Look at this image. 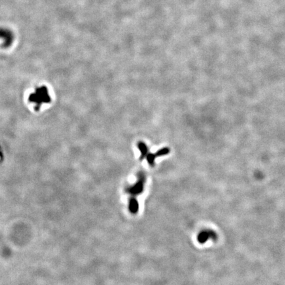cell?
I'll return each instance as SVG.
<instances>
[{"mask_svg":"<svg viewBox=\"0 0 285 285\" xmlns=\"http://www.w3.org/2000/svg\"><path fill=\"white\" fill-rule=\"evenodd\" d=\"M29 101L36 109H40L45 104H49L51 102V96L48 88L44 85L35 88L29 95Z\"/></svg>","mask_w":285,"mask_h":285,"instance_id":"obj_1","label":"cell"},{"mask_svg":"<svg viewBox=\"0 0 285 285\" xmlns=\"http://www.w3.org/2000/svg\"><path fill=\"white\" fill-rule=\"evenodd\" d=\"M145 183V177L143 174H140L139 175L138 181L134 184L133 186H129V188H127L126 191L127 193L130 194L132 197L138 196L143 191L144 189V186Z\"/></svg>","mask_w":285,"mask_h":285,"instance_id":"obj_2","label":"cell"},{"mask_svg":"<svg viewBox=\"0 0 285 285\" xmlns=\"http://www.w3.org/2000/svg\"><path fill=\"white\" fill-rule=\"evenodd\" d=\"M217 238L216 233L212 230H203L201 231L197 236V240L200 244H205L209 240H216Z\"/></svg>","mask_w":285,"mask_h":285,"instance_id":"obj_3","label":"cell"},{"mask_svg":"<svg viewBox=\"0 0 285 285\" xmlns=\"http://www.w3.org/2000/svg\"><path fill=\"white\" fill-rule=\"evenodd\" d=\"M129 209L132 214H136L139 211V203L135 197H131L129 203Z\"/></svg>","mask_w":285,"mask_h":285,"instance_id":"obj_4","label":"cell"}]
</instances>
